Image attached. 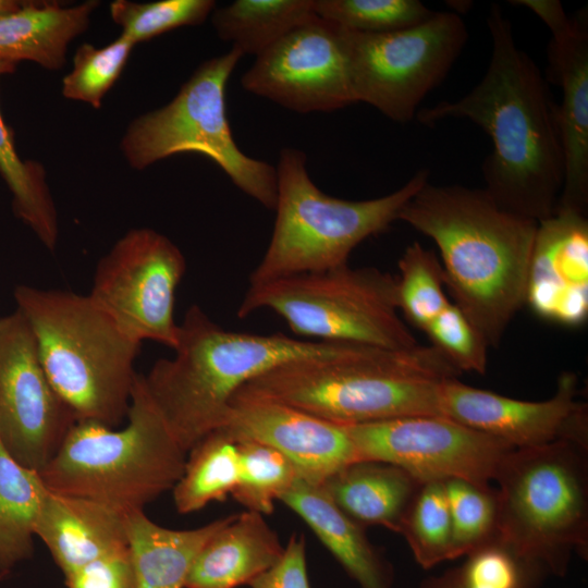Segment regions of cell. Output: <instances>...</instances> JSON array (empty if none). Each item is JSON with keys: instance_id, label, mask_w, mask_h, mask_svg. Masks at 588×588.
Returning <instances> with one entry per match:
<instances>
[{"instance_id": "6da1fadb", "label": "cell", "mask_w": 588, "mask_h": 588, "mask_svg": "<svg viewBox=\"0 0 588 588\" xmlns=\"http://www.w3.org/2000/svg\"><path fill=\"white\" fill-rule=\"evenodd\" d=\"M491 59L481 81L455 101L417 112L426 125L467 119L491 138L483 161L485 191L503 209L538 222L556 208L564 182L558 103L534 60L518 48L499 5L488 19Z\"/></svg>"}, {"instance_id": "7a4b0ae2", "label": "cell", "mask_w": 588, "mask_h": 588, "mask_svg": "<svg viewBox=\"0 0 588 588\" xmlns=\"http://www.w3.org/2000/svg\"><path fill=\"white\" fill-rule=\"evenodd\" d=\"M397 220L434 242L453 303L497 347L526 303L538 221L501 208L485 188L429 181Z\"/></svg>"}, {"instance_id": "3957f363", "label": "cell", "mask_w": 588, "mask_h": 588, "mask_svg": "<svg viewBox=\"0 0 588 588\" xmlns=\"http://www.w3.org/2000/svg\"><path fill=\"white\" fill-rule=\"evenodd\" d=\"M180 326L172 358L158 359L143 376L145 388L180 446L187 452L220 429L233 395L284 363L336 357L358 344L303 341L282 333L230 331L192 305Z\"/></svg>"}, {"instance_id": "277c9868", "label": "cell", "mask_w": 588, "mask_h": 588, "mask_svg": "<svg viewBox=\"0 0 588 588\" xmlns=\"http://www.w3.org/2000/svg\"><path fill=\"white\" fill-rule=\"evenodd\" d=\"M461 372L434 346L389 351L359 345L352 352L284 363L234 395L283 403L339 425L415 415H441V380Z\"/></svg>"}, {"instance_id": "5b68a950", "label": "cell", "mask_w": 588, "mask_h": 588, "mask_svg": "<svg viewBox=\"0 0 588 588\" xmlns=\"http://www.w3.org/2000/svg\"><path fill=\"white\" fill-rule=\"evenodd\" d=\"M13 296L48 379L76 421L119 426L130 408L140 343L88 295L20 284Z\"/></svg>"}, {"instance_id": "8992f818", "label": "cell", "mask_w": 588, "mask_h": 588, "mask_svg": "<svg viewBox=\"0 0 588 588\" xmlns=\"http://www.w3.org/2000/svg\"><path fill=\"white\" fill-rule=\"evenodd\" d=\"M127 424L114 428L75 421L39 473L48 490L88 499L127 516L173 489L186 452L137 373Z\"/></svg>"}, {"instance_id": "52a82bcc", "label": "cell", "mask_w": 588, "mask_h": 588, "mask_svg": "<svg viewBox=\"0 0 588 588\" xmlns=\"http://www.w3.org/2000/svg\"><path fill=\"white\" fill-rule=\"evenodd\" d=\"M277 170L275 220L270 243L249 284L348 265L353 249L397 220L403 206L428 182L418 171L393 193L367 200L324 194L310 179L305 152L284 148Z\"/></svg>"}, {"instance_id": "ba28073f", "label": "cell", "mask_w": 588, "mask_h": 588, "mask_svg": "<svg viewBox=\"0 0 588 588\" xmlns=\"http://www.w3.org/2000/svg\"><path fill=\"white\" fill-rule=\"evenodd\" d=\"M499 537L564 576L572 553L588 556V445L574 441L513 449L501 460Z\"/></svg>"}, {"instance_id": "9c48e42d", "label": "cell", "mask_w": 588, "mask_h": 588, "mask_svg": "<svg viewBox=\"0 0 588 588\" xmlns=\"http://www.w3.org/2000/svg\"><path fill=\"white\" fill-rule=\"evenodd\" d=\"M262 309L283 318L293 333L320 342L389 351L419 346L399 314L396 277L375 267L345 265L249 284L237 316Z\"/></svg>"}, {"instance_id": "30bf717a", "label": "cell", "mask_w": 588, "mask_h": 588, "mask_svg": "<svg viewBox=\"0 0 588 588\" xmlns=\"http://www.w3.org/2000/svg\"><path fill=\"white\" fill-rule=\"evenodd\" d=\"M244 54L236 48L203 62L166 106L135 118L120 149L135 170L177 154L208 157L232 183L268 209L277 201V170L245 155L226 115L228 81Z\"/></svg>"}, {"instance_id": "8fae6325", "label": "cell", "mask_w": 588, "mask_h": 588, "mask_svg": "<svg viewBox=\"0 0 588 588\" xmlns=\"http://www.w3.org/2000/svg\"><path fill=\"white\" fill-rule=\"evenodd\" d=\"M342 29L355 102H366L400 123L417 114L468 38L464 21L454 12H434L418 25L390 33Z\"/></svg>"}, {"instance_id": "7c38bea8", "label": "cell", "mask_w": 588, "mask_h": 588, "mask_svg": "<svg viewBox=\"0 0 588 588\" xmlns=\"http://www.w3.org/2000/svg\"><path fill=\"white\" fill-rule=\"evenodd\" d=\"M186 269L181 249L162 233L137 228L120 237L97 265L89 298L130 338L174 350L175 291Z\"/></svg>"}, {"instance_id": "4fadbf2b", "label": "cell", "mask_w": 588, "mask_h": 588, "mask_svg": "<svg viewBox=\"0 0 588 588\" xmlns=\"http://www.w3.org/2000/svg\"><path fill=\"white\" fill-rule=\"evenodd\" d=\"M345 426V425H344ZM360 460L395 465L420 481L464 479L491 487L506 442L439 415L345 426Z\"/></svg>"}, {"instance_id": "5bb4252c", "label": "cell", "mask_w": 588, "mask_h": 588, "mask_svg": "<svg viewBox=\"0 0 588 588\" xmlns=\"http://www.w3.org/2000/svg\"><path fill=\"white\" fill-rule=\"evenodd\" d=\"M75 421L45 372L25 318L17 310L1 317L0 444L40 473Z\"/></svg>"}, {"instance_id": "9a60e30c", "label": "cell", "mask_w": 588, "mask_h": 588, "mask_svg": "<svg viewBox=\"0 0 588 588\" xmlns=\"http://www.w3.org/2000/svg\"><path fill=\"white\" fill-rule=\"evenodd\" d=\"M241 85L299 113L355 103L342 27L316 15L258 54Z\"/></svg>"}, {"instance_id": "2e32d148", "label": "cell", "mask_w": 588, "mask_h": 588, "mask_svg": "<svg viewBox=\"0 0 588 588\" xmlns=\"http://www.w3.org/2000/svg\"><path fill=\"white\" fill-rule=\"evenodd\" d=\"M439 406L442 416L514 449L562 440L588 445L587 404L578 400V380L573 372L562 373L553 396L539 402L507 397L446 378L439 385Z\"/></svg>"}, {"instance_id": "e0dca14e", "label": "cell", "mask_w": 588, "mask_h": 588, "mask_svg": "<svg viewBox=\"0 0 588 588\" xmlns=\"http://www.w3.org/2000/svg\"><path fill=\"white\" fill-rule=\"evenodd\" d=\"M551 32L548 78L562 89L558 120L564 152V182L555 208L587 215L588 207V24L569 17L556 0H518ZM554 211V212H555Z\"/></svg>"}, {"instance_id": "ac0fdd59", "label": "cell", "mask_w": 588, "mask_h": 588, "mask_svg": "<svg viewBox=\"0 0 588 588\" xmlns=\"http://www.w3.org/2000/svg\"><path fill=\"white\" fill-rule=\"evenodd\" d=\"M220 429L235 440L271 446L294 465L301 479L316 486L360 460L344 425L274 401L232 399Z\"/></svg>"}, {"instance_id": "d6986e66", "label": "cell", "mask_w": 588, "mask_h": 588, "mask_svg": "<svg viewBox=\"0 0 588 588\" xmlns=\"http://www.w3.org/2000/svg\"><path fill=\"white\" fill-rule=\"evenodd\" d=\"M526 303L539 317L565 326L587 319V215L556 210L538 222Z\"/></svg>"}, {"instance_id": "ffe728a7", "label": "cell", "mask_w": 588, "mask_h": 588, "mask_svg": "<svg viewBox=\"0 0 588 588\" xmlns=\"http://www.w3.org/2000/svg\"><path fill=\"white\" fill-rule=\"evenodd\" d=\"M35 535L64 576L128 547L125 516L98 502L48 490Z\"/></svg>"}, {"instance_id": "44dd1931", "label": "cell", "mask_w": 588, "mask_h": 588, "mask_svg": "<svg viewBox=\"0 0 588 588\" xmlns=\"http://www.w3.org/2000/svg\"><path fill=\"white\" fill-rule=\"evenodd\" d=\"M264 516L247 510L230 515L197 553L185 588H236L275 564L284 547Z\"/></svg>"}, {"instance_id": "7402d4cb", "label": "cell", "mask_w": 588, "mask_h": 588, "mask_svg": "<svg viewBox=\"0 0 588 588\" xmlns=\"http://www.w3.org/2000/svg\"><path fill=\"white\" fill-rule=\"evenodd\" d=\"M279 501L307 524L360 588H393L392 564L369 541L365 527L341 512L319 486L298 478Z\"/></svg>"}, {"instance_id": "603a6c76", "label": "cell", "mask_w": 588, "mask_h": 588, "mask_svg": "<svg viewBox=\"0 0 588 588\" xmlns=\"http://www.w3.org/2000/svg\"><path fill=\"white\" fill-rule=\"evenodd\" d=\"M99 4L97 0L74 5L22 1L17 10L0 16V61L62 69L70 44L86 32Z\"/></svg>"}, {"instance_id": "cb8c5ba5", "label": "cell", "mask_w": 588, "mask_h": 588, "mask_svg": "<svg viewBox=\"0 0 588 588\" xmlns=\"http://www.w3.org/2000/svg\"><path fill=\"white\" fill-rule=\"evenodd\" d=\"M421 482L395 465L358 460L335 471L319 487L341 512L360 526H382L397 532Z\"/></svg>"}, {"instance_id": "d4e9b609", "label": "cell", "mask_w": 588, "mask_h": 588, "mask_svg": "<svg viewBox=\"0 0 588 588\" xmlns=\"http://www.w3.org/2000/svg\"><path fill=\"white\" fill-rule=\"evenodd\" d=\"M229 517L194 529H171L152 522L145 511L125 516L135 588H185L197 553Z\"/></svg>"}, {"instance_id": "484cf974", "label": "cell", "mask_w": 588, "mask_h": 588, "mask_svg": "<svg viewBox=\"0 0 588 588\" xmlns=\"http://www.w3.org/2000/svg\"><path fill=\"white\" fill-rule=\"evenodd\" d=\"M47 492L40 474L17 463L0 444V573L9 574L32 558Z\"/></svg>"}, {"instance_id": "4316f807", "label": "cell", "mask_w": 588, "mask_h": 588, "mask_svg": "<svg viewBox=\"0 0 588 588\" xmlns=\"http://www.w3.org/2000/svg\"><path fill=\"white\" fill-rule=\"evenodd\" d=\"M16 64L0 61V77L12 74ZM0 175L11 196L14 215L22 220L50 252L59 240L57 208L47 183L44 166L36 160L22 159L14 136L0 111Z\"/></svg>"}, {"instance_id": "83f0119b", "label": "cell", "mask_w": 588, "mask_h": 588, "mask_svg": "<svg viewBox=\"0 0 588 588\" xmlns=\"http://www.w3.org/2000/svg\"><path fill=\"white\" fill-rule=\"evenodd\" d=\"M315 16L314 0H236L215 9L211 23L221 40L257 57Z\"/></svg>"}, {"instance_id": "f1b7e54d", "label": "cell", "mask_w": 588, "mask_h": 588, "mask_svg": "<svg viewBox=\"0 0 588 588\" xmlns=\"http://www.w3.org/2000/svg\"><path fill=\"white\" fill-rule=\"evenodd\" d=\"M551 573L500 537L463 556L460 565L425 578L419 588H540Z\"/></svg>"}, {"instance_id": "f546056e", "label": "cell", "mask_w": 588, "mask_h": 588, "mask_svg": "<svg viewBox=\"0 0 588 588\" xmlns=\"http://www.w3.org/2000/svg\"><path fill=\"white\" fill-rule=\"evenodd\" d=\"M187 454L182 476L172 489L180 514H191L210 502L224 501L238 478L237 442L222 429L204 437Z\"/></svg>"}, {"instance_id": "4dcf8cb0", "label": "cell", "mask_w": 588, "mask_h": 588, "mask_svg": "<svg viewBox=\"0 0 588 588\" xmlns=\"http://www.w3.org/2000/svg\"><path fill=\"white\" fill-rule=\"evenodd\" d=\"M397 534L402 535L424 569L451 561L452 526L443 480L420 483Z\"/></svg>"}, {"instance_id": "1f68e13d", "label": "cell", "mask_w": 588, "mask_h": 588, "mask_svg": "<svg viewBox=\"0 0 588 588\" xmlns=\"http://www.w3.org/2000/svg\"><path fill=\"white\" fill-rule=\"evenodd\" d=\"M238 478L231 495L247 511L269 515L274 502L299 478L294 465L280 452L252 440H236Z\"/></svg>"}, {"instance_id": "d6a6232c", "label": "cell", "mask_w": 588, "mask_h": 588, "mask_svg": "<svg viewBox=\"0 0 588 588\" xmlns=\"http://www.w3.org/2000/svg\"><path fill=\"white\" fill-rule=\"evenodd\" d=\"M397 305L406 319L420 330L451 302L444 292L440 260L433 252L415 242L399 260Z\"/></svg>"}, {"instance_id": "836d02e7", "label": "cell", "mask_w": 588, "mask_h": 588, "mask_svg": "<svg viewBox=\"0 0 588 588\" xmlns=\"http://www.w3.org/2000/svg\"><path fill=\"white\" fill-rule=\"evenodd\" d=\"M443 483L452 526V561L499 537V503L492 487L457 478Z\"/></svg>"}, {"instance_id": "e575fe53", "label": "cell", "mask_w": 588, "mask_h": 588, "mask_svg": "<svg viewBox=\"0 0 588 588\" xmlns=\"http://www.w3.org/2000/svg\"><path fill=\"white\" fill-rule=\"evenodd\" d=\"M314 11L324 21L363 34L408 28L434 13L418 0H314Z\"/></svg>"}, {"instance_id": "d590c367", "label": "cell", "mask_w": 588, "mask_h": 588, "mask_svg": "<svg viewBox=\"0 0 588 588\" xmlns=\"http://www.w3.org/2000/svg\"><path fill=\"white\" fill-rule=\"evenodd\" d=\"M216 9L213 0H114L109 5L121 35L134 45L183 26L203 24Z\"/></svg>"}, {"instance_id": "8d00e7d4", "label": "cell", "mask_w": 588, "mask_h": 588, "mask_svg": "<svg viewBox=\"0 0 588 588\" xmlns=\"http://www.w3.org/2000/svg\"><path fill=\"white\" fill-rule=\"evenodd\" d=\"M134 46L122 35L105 47L82 44L76 49L71 71L62 78L63 97L100 109L103 97L119 79Z\"/></svg>"}, {"instance_id": "74e56055", "label": "cell", "mask_w": 588, "mask_h": 588, "mask_svg": "<svg viewBox=\"0 0 588 588\" xmlns=\"http://www.w3.org/2000/svg\"><path fill=\"white\" fill-rule=\"evenodd\" d=\"M422 331L430 339L432 346L461 373L486 372L489 346L454 303H450Z\"/></svg>"}, {"instance_id": "f35d334b", "label": "cell", "mask_w": 588, "mask_h": 588, "mask_svg": "<svg viewBox=\"0 0 588 588\" xmlns=\"http://www.w3.org/2000/svg\"><path fill=\"white\" fill-rule=\"evenodd\" d=\"M65 588H135L130 546L102 555L64 576Z\"/></svg>"}, {"instance_id": "ab89813d", "label": "cell", "mask_w": 588, "mask_h": 588, "mask_svg": "<svg viewBox=\"0 0 588 588\" xmlns=\"http://www.w3.org/2000/svg\"><path fill=\"white\" fill-rule=\"evenodd\" d=\"M250 588H311L306 563V541L292 534L279 561L254 578Z\"/></svg>"}, {"instance_id": "60d3db41", "label": "cell", "mask_w": 588, "mask_h": 588, "mask_svg": "<svg viewBox=\"0 0 588 588\" xmlns=\"http://www.w3.org/2000/svg\"><path fill=\"white\" fill-rule=\"evenodd\" d=\"M22 1L0 0V16L17 10Z\"/></svg>"}, {"instance_id": "b9f144b4", "label": "cell", "mask_w": 588, "mask_h": 588, "mask_svg": "<svg viewBox=\"0 0 588 588\" xmlns=\"http://www.w3.org/2000/svg\"><path fill=\"white\" fill-rule=\"evenodd\" d=\"M5 575H7V574H4V573H0V580H2V579L4 578Z\"/></svg>"}]
</instances>
